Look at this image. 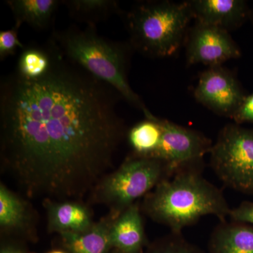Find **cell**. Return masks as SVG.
Masks as SVG:
<instances>
[{"instance_id": "3", "label": "cell", "mask_w": 253, "mask_h": 253, "mask_svg": "<svg viewBox=\"0 0 253 253\" xmlns=\"http://www.w3.org/2000/svg\"><path fill=\"white\" fill-rule=\"evenodd\" d=\"M51 42L63 57L111 86L126 102L144 113L145 118L154 117L129 84V53L126 44L100 36L92 26L54 31Z\"/></svg>"}, {"instance_id": "2", "label": "cell", "mask_w": 253, "mask_h": 253, "mask_svg": "<svg viewBox=\"0 0 253 253\" xmlns=\"http://www.w3.org/2000/svg\"><path fill=\"white\" fill-rule=\"evenodd\" d=\"M200 170L181 169L161 181L143 199L142 213L174 233H181L206 215L226 221L231 209L222 191L205 179Z\"/></svg>"}, {"instance_id": "16", "label": "cell", "mask_w": 253, "mask_h": 253, "mask_svg": "<svg viewBox=\"0 0 253 253\" xmlns=\"http://www.w3.org/2000/svg\"><path fill=\"white\" fill-rule=\"evenodd\" d=\"M6 4L14 15L15 24L23 23L37 30H46L54 21L59 0H9Z\"/></svg>"}, {"instance_id": "14", "label": "cell", "mask_w": 253, "mask_h": 253, "mask_svg": "<svg viewBox=\"0 0 253 253\" xmlns=\"http://www.w3.org/2000/svg\"><path fill=\"white\" fill-rule=\"evenodd\" d=\"M114 219L109 214L84 232L61 234L65 249L68 253H109L113 249L110 234Z\"/></svg>"}, {"instance_id": "26", "label": "cell", "mask_w": 253, "mask_h": 253, "mask_svg": "<svg viewBox=\"0 0 253 253\" xmlns=\"http://www.w3.org/2000/svg\"><path fill=\"white\" fill-rule=\"evenodd\" d=\"M48 253H67L63 252V251H51V252H49Z\"/></svg>"}, {"instance_id": "15", "label": "cell", "mask_w": 253, "mask_h": 253, "mask_svg": "<svg viewBox=\"0 0 253 253\" xmlns=\"http://www.w3.org/2000/svg\"><path fill=\"white\" fill-rule=\"evenodd\" d=\"M209 253H253V228L244 223L221 221L211 235Z\"/></svg>"}, {"instance_id": "12", "label": "cell", "mask_w": 253, "mask_h": 253, "mask_svg": "<svg viewBox=\"0 0 253 253\" xmlns=\"http://www.w3.org/2000/svg\"><path fill=\"white\" fill-rule=\"evenodd\" d=\"M188 2L197 23L227 31L242 24L249 15V6L243 0H192Z\"/></svg>"}, {"instance_id": "25", "label": "cell", "mask_w": 253, "mask_h": 253, "mask_svg": "<svg viewBox=\"0 0 253 253\" xmlns=\"http://www.w3.org/2000/svg\"><path fill=\"white\" fill-rule=\"evenodd\" d=\"M109 253H123L121 252V251H118V250L112 249V250H111V252H110Z\"/></svg>"}, {"instance_id": "21", "label": "cell", "mask_w": 253, "mask_h": 253, "mask_svg": "<svg viewBox=\"0 0 253 253\" xmlns=\"http://www.w3.org/2000/svg\"><path fill=\"white\" fill-rule=\"evenodd\" d=\"M19 26L15 24L11 29L0 31V59L4 60L13 56L18 48H23L18 39Z\"/></svg>"}, {"instance_id": "8", "label": "cell", "mask_w": 253, "mask_h": 253, "mask_svg": "<svg viewBox=\"0 0 253 253\" xmlns=\"http://www.w3.org/2000/svg\"><path fill=\"white\" fill-rule=\"evenodd\" d=\"M194 96L213 112L231 119L246 94L233 73L221 66L208 68L201 75Z\"/></svg>"}, {"instance_id": "9", "label": "cell", "mask_w": 253, "mask_h": 253, "mask_svg": "<svg viewBox=\"0 0 253 253\" xmlns=\"http://www.w3.org/2000/svg\"><path fill=\"white\" fill-rule=\"evenodd\" d=\"M239 46L229 31L197 23L190 32L186 44L189 65L204 64L209 68L221 66L226 61L241 56Z\"/></svg>"}, {"instance_id": "5", "label": "cell", "mask_w": 253, "mask_h": 253, "mask_svg": "<svg viewBox=\"0 0 253 253\" xmlns=\"http://www.w3.org/2000/svg\"><path fill=\"white\" fill-rule=\"evenodd\" d=\"M174 174L161 160L131 154L100 179L90 193L91 199L107 206L109 214L116 218Z\"/></svg>"}, {"instance_id": "4", "label": "cell", "mask_w": 253, "mask_h": 253, "mask_svg": "<svg viewBox=\"0 0 253 253\" xmlns=\"http://www.w3.org/2000/svg\"><path fill=\"white\" fill-rule=\"evenodd\" d=\"M193 18L189 2L149 1L126 14L133 47L152 57H168L178 51Z\"/></svg>"}, {"instance_id": "13", "label": "cell", "mask_w": 253, "mask_h": 253, "mask_svg": "<svg viewBox=\"0 0 253 253\" xmlns=\"http://www.w3.org/2000/svg\"><path fill=\"white\" fill-rule=\"evenodd\" d=\"M140 203L131 205L113 219L111 228L113 249L123 253H142L146 243Z\"/></svg>"}, {"instance_id": "20", "label": "cell", "mask_w": 253, "mask_h": 253, "mask_svg": "<svg viewBox=\"0 0 253 253\" xmlns=\"http://www.w3.org/2000/svg\"><path fill=\"white\" fill-rule=\"evenodd\" d=\"M146 253H202L181 236V233L171 232L156 241Z\"/></svg>"}, {"instance_id": "23", "label": "cell", "mask_w": 253, "mask_h": 253, "mask_svg": "<svg viewBox=\"0 0 253 253\" xmlns=\"http://www.w3.org/2000/svg\"><path fill=\"white\" fill-rule=\"evenodd\" d=\"M229 217L232 221L253 225V203L244 201L238 207L231 209Z\"/></svg>"}, {"instance_id": "18", "label": "cell", "mask_w": 253, "mask_h": 253, "mask_svg": "<svg viewBox=\"0 0 253 253\" xmlns=\"http://www.w3.org/2000/svg\"><path fill=\"white\" fill-rule=\"evenodd\" d=\"M61 4L71 18L92 27L120 11L118 1L113 0H63Z\"/></svg>"}, {"instance_id": "11", "label": "cell", "mask_w": 253, "mask_h": 253, "mask_svg": "<svg viewBox=\"0 0 253 253\" xmlns=\"http://www.w3.org/2000/svg\"><path fill=\"white\" fill-rule=\"evenodd\" d=\"M43 206L49 233L84 232L94 224L91 210L81 200L44 199Z\"/></svg>"}, {"instance_id": "1", "label": "cell", "mask_w": 253, "mask_h": 253, "mask_svg": "<svg viewBox=\"0 0 253 253\" xmlns=\"http://www.w3.org/2000/svg\"><path fill=\"white\" fill-rule=\"evenodd\" d=\"M50 44L45 75L1 80V168L29 199L81 200L112 167L126 126L118 93Z\"/></svg>"}, {"instance_id": "7", "label": "cell", "mask_w": 253, "mask_h": 253, "mask_svg": "<svg viewBox=\"0 0 253 253\" xmlns=\"http://www.w3.org/2000/svg\"><path fill=\"white\" fill-rule=\"evenodd\" d=\"M163 135L156 158L175 173L189 168H201L205 155L210 154L212 142L204 134L161 119Z\"/></svg>"}, {"instance_id": "6", "label": "cell", "mask_w": 253, "mask_h": 253, "mask_svg": "<svg viewBox=\"0 0 253 253\" xmlns=\"http://www.w3.org/2000/svg\"><path fill=\"white\" fill-rule=\"evenodd\" d=\"M209 154L211 168L224 185L253 194V128L226 125Z\"/></svg>"}, {"instance_id": "19", "label": "cell", "mask_w": 253, "mask_h": 253, "mask_svg": "<svg viewBox=\"0 0 253 253\" xmlns=\"http://www.w3.org/2000/svg\"><path fill=\"white\" fill-rule=\"evenodd\" d=\"M53 49L29 46L24 48L19 59L16 72L26 79H37L45 75L51 68Z\"/></svg>"}, {"instance_id": "10", "label": "cell", "mask_w": 253, "mask_h": 253, "mask_svg": "<svg viewBox=\"0 0 253 253\" xmlns=\"http://www.w3.org/2000/svg\"><path fill=\"white\" fill-rule=\"evenodd\" d=\"M38 216L29 201L0 184V230L1 235L37 240Z\"/></svg>"}, {"instance_id": "17", "label": "cell", "mask_w": 253, "mask_h": 253, "mask_svg": "<svg viewBox=\"0 0 253 253\" xmlns=\"http://www.w3.org/2000/svg\"><path fill=\"white\" fill-rule=\"evenodd\" d=\"M162 135L161 118L156 116L145 118L126 133L132 154L145 158H156Z\"/></svg>"}, {"instance_id": "24", "label": "cell", "mask_w": 253, "mask_h": 253, "mask_svg": "<svg viewBox=\"0 0 253 253\" xmlns=\"http://www.w3.org/2000/svg\"><path fill=\"white\" fill-rule=\"evenodd\" d=\"M0 253H28L24 248L14 240H4L1 244Z\"/></svg>"}, {"instance_id": "22", "label": "cell", "mask_w": 253, "mask_h": 253, "mask_svg": "<svg viewBox=\"0 0 253 253\" xmlns=\"http://www.w3.org/2000/svg\"><path fill=\"white\" fill-rule=\"evenodd\" d=\"M231 119L236 124L253 123V92L246 95Z\"/></svg>"}]
</instances>
